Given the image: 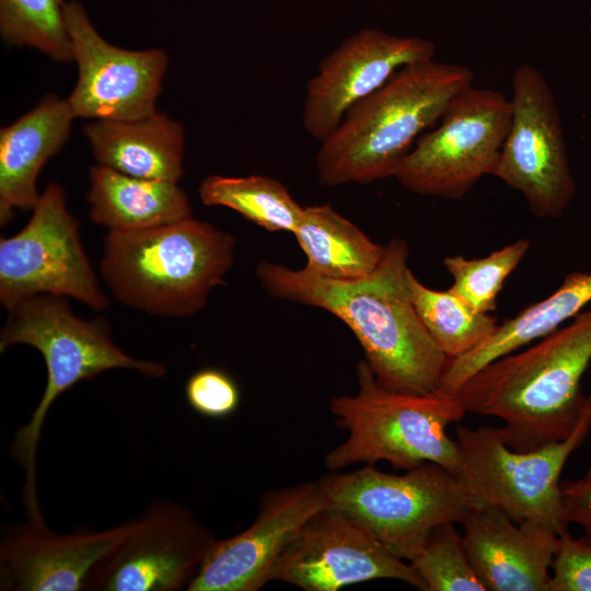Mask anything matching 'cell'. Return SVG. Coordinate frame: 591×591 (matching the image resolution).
Returning <instances> with one entry per match:
<instances>
[{
    "instance_id": "6da1fadb",
    "label": "cell",
    "mask_w": 591,
    "mask_h": 591,
    "mask_svg": "<svg viewBox=\"0 0 591 591\" xmlns=\"http://www.w3.org/2000/svg\"><path fill=\"white\" fill-rule=\"evenodd\" d=\"M409 250L402 239L384 245L379 266L354 280L324 278L306 267L264 260L256 267L274 298L318 308L341 320L360 343L366 361L384 387L407 394L438 392L451 358L422 324L408 289Z\"/></svg>"
},
{
    "instance_id": "7a4b0ae2",
    "label": "cell",
    "mask_w": 591,
    "mask_h": 591,
    "mask_svg": "<svg viewBox=\"0 0 591 591\" xmlns=\"http://www.w3.org/2000/svg\"><path fill=\"white\" fill-rule=\"evenodd\" d=\"M591 362V304L534 346L503 356L461 386L466 413L496 417L501 439L520 452L566 439L591 394L580 381Z\"/></svg>"
},
{
    "instance_id": "3957f363",
    "label": "cell",
    "mask_w": 591,
    "mask_h": 591,
    "mask_svg": "<svg viewBox=\"0 0 591 591\" xmlns=\"http://www.w3.org/2000/svg\"><path fill=\"white\" fill-rule=\"evenodd\" d=\"M474 77L464 65L434 59L399 69L321 142L318 182L334 187L394 177L422 131L440 121L452 100L473 85Z\"/></svg>"
},
{
    "instance_id": "277c9868",
    "label": "cell",
    "mask_w": 591,
    "mask_h": 591,
    "mask_svg": "<svg viewBox=\"0 0 591 591\" xmlns=\"http://www.w3.org/2000/svg\"><path fill=\"white\" fill-rule=\"evenodd\" d=\"M235 245L233 234L193 217L148 230L108 231L100 273L123 304L158 316L187 317L225 285Z\"/></svg>"
},
{
    "instance_id": "5b68a950",
    "label": "cell",
    "mask_w": 591,
    "mask_h": 591,
    "mask_svg": "<svg viewBox=\"0 0 591 591\" xmlns=\"http://www.w3.org/2000/svg\"><path fill=\"white\" fill-rule=\"evenodd\" d=\"M8 310L0 334V351L22 344L43 357L47 381L43 395L28 421L20 427L11 444L12 457L24 468V502L38 508L36 494V454L45 418L54 402L70 387L113 369H127L159 379L166 367L152 360L136 359L120 349L103 316L83 320L70 309L65 297L37 294Z\"/></svg>"
},
{
    "instance_id": "8992f818",
    "label": "cell",
    "mask_w": 591,
    "mask_h": 591,
    "mask_svg": "<svg viewBox=\"0 0 591 591\" xmlns=\"http://www.w3.org/2000/svg\"><path fill=\"white\" fill-rule=\"evenodd\" d=\"M357 394L336 395L329 402L337 426L348 432L324 457L329 471L378 461L404 470L433 462L457 476L460 453L447 431L466 413L456 396L391 391L378 382L366 360L357 366Z\"/></svg>"
},
{
    "instance_id": "52a82bcc",
    "label": "cell",
    "mask_w": 591,
    "mask_h": 591,
    "mask_svg": "<svg viewBox=\"0 0 591 591\" xmlns=\"http://www.w3.org/2000/svg\"><path fill=\"white\" fill-rule=\"evenodd\" d=\"M318 484L325 509L351 519L408 563L433 528L462 523L477 502L454 473L433 462L402 475L368 463L348 473L331 471Z\"/></svg>"
},
{
    "instance_id": "ba28073f",
    "label": "cell",
    "mask_w": 591,
    "mask_h": 591,
    "mask_svg": "<svg viewBox=\"0 0 591 591\" xmlns=\"http://www.w3.org/2000/svg\"><path fill=\"white\" fill-rule=\"evenodd\" d=\"M590 430L591 399L566 439L531 451L511 449L498 428L460 425L454 438L461 460L457 477L476 501L499 508L517 523H540L561 537L569 534V523L560 475Z\"/></svg>"
},
{
    "instance_id": "9c48e42d",
    "label": "cell",
    "mask_w": 591,
    "mask_h": 591,
    "mask_svg": "<svg viewBox=\"0 0 591 591\" xmlns=\"http://www.w3.org/2000/svg\"><path fill=\"white\" fill-rule=\"evenodd\" d=\"M510 123V100L472 85L452 100L439 126L417 139L394 177L417 195L463 198L493 175Z\"/></svg>"
},
{
    "instance_id": "30bf717a",
    "label": "cell",
    "mask_w": 591,
    "mask_h": 591,
    "mask_svg": "<svg viewBox=\"0 0 591 591\" xmlns=\"http://www.w3.org/2000/svg\"><path fill=\"white\" fill-rule=\"evenodd\" d=\"M79 225L65 189L49 183L27 223L0 240V302L5 309L37 294L70 297L97 311L108 306Z\"/></svg>"
},
{
    "instance_id": "8fae6325",
    "label": "cell",
    "mask_w": 591,
    "mask_h": 591,
    "mask_svg": "<svg viewBox=\"0 0 591 591\" xmlns=\"http://www.w3.org/2000/svg\"><path fill=\"white\" fill-rule=\"evenodd\" d=\"M511 123L493 176L517 192L538 218L557 219L570 205V171L555 96L541 71L520 65L511 81Z\"/></svg>"
},
{
    "instance_id": "7c38bea8",
    "label": "cell",
    "mask_w": 591,
    "mask_h": 591,
    "mask_svg": "<svg viewBox=\"0 0 591 591\" xmlns=\"http://www.w3.org/2000/svg\"><path fill=\"white\" fill-rule=\"evenodd\" d=\"M216 540L189 509L152 500L126 538L93 569L86 590H187Z\"/></svg>"
},
{
    "instance_id": "4fadbf2b",
    "label": "cell",
    "mask_w": 591,
    "mask_h": 591,
    "mask_svg": "<svg viewBox=\"0 0 591 591\" xmlns=\"http://www.w3.org/2000/svg\"><path fill=\"white\" fill-rule=\"evenodd\" d=\"M77 83L67 101L76 118L134 120L157 112L169 57L161 48L130 50L108 43L83 5L65 8Z\"/></svg>"
},
{
    "instance_id": "5bb4252c",
    "label": "cell",
    "mask_w": 591,
    "mask_h": 591,
    "mask_svg": "<svg viewBox=\"0 0 591 591\" xmlns=\"http://www.w3.org/2000/svg\"><path fill=\"white\" fill-rule=\"evenodd\" d=\"M375 579H395L426 591L410 563L392 554L355 521L331 509L318 511L303 524L270 575V581L304 591H338Z\"/></svg>"
},
{
    "instance_id": "9a60e30c",
    "label": "cell",
    "mask_w": 591,
    "mask_h": 591,
    "mask_svg": "<svg viewBox=\"0 0 591 591\" xmlns=\"http://www.w3.org/2000/svg\"><path fill=\"white\" fill-rule=\"evenodd\" d=\"M436 45L422 37L364 28L345 38L318 65L306 84L302 124L323 142L347 113L382 88L403 67L434 59Z\"/></svg>"
},
{
    "instance_id": "2e32d148",
    "label": "cell",
    "mask_w": 591,
    "mask_h": 591,
    "mask_svg": "<svg viewBox=\"0 0 591 591\" xmlns=\"http://www.w3.org/2000/svg\"><path fill=\"white\" fill-rule=\"evenodd\" d=\"M326 508L318 480L266 493L252 524L216 540L187 591H258L303 524Z\"/></svg>"
},
{
    "instance_id": "e0dca14e",
    "label": "cell",
    "mask_w": 591,
    "mask_h": 591,
    "mask_svg": "<svg viewBox=\"0 0 591 591\" xmlns=\"http://www.w3.org/2000/svg\"><path fill=\"white\" fill-rule=\"evenodd\" d=\"M135 519L105 530L56 533L43 520L4 528L0 590L86 591L93 569L130 533Z\"/></svg>"
},
{
    "instance_id": "ac0fdd59",
    "label": "cell",
    "mask_w": 591,
    "mask_h": 591,
    "mask_svg": "<svg viewBox=\"0 0 591 591\" xmlns=\"http://www.w3.org/2000/svg\"><path fill=\"white\" fill-rule=\"evenodd\" d=\"M461 524L467 555L487 591H549L559 536L548 528L517 523L478 501Z\"/></svg>"
},
{
    "instance_id": "d6986e66",
    "label": "cell",
    "mask_w": 591,
    "mask_h": 591,
    "mask_svg": "<svg viewBox=\"0 0 591 591\" xmlns=\"http://www.w3.org/2000/svg\"><path fill=\"white\" fill-rule=\"evenodd\" d=\"M73 119L67 99L48 94L0 130V225L16 210H33L40 193L37 178L45 163L67 142Z\"/></svg>"
},
{
    "instance_id": "ffe728a7",
    "label": "cell",
    "mask_w": 591,
    "mask_h": 591,
    "mask_svg": "<svg viewBox=\"0 0 591 591\" xmlns=\"http://www.w3.org/2000/svg\"><path fill=\"white\" fill-rule=\"evenodd\" d=\"M96 164L144 179L178 183L185 130L163 112L134 120H92L83 127Z\"/></svg>"
},
{
    "instance_id": "44dd1931",
    "label": "cell",
    "mask_w": 591,
    "mask_h": 591,
    "mask_svg": "<svg viewBox=\"0 0 591 591\" xmlns=\"http://www.w3.org/2000/svg\"><path fill=\"white\" fill-rule=\"evenodd\" d=\"M590 304L591 273L569 274L551 296L499 323L493 335L468 354L450 359L438 392L455 396L475 372L553 333Z\"/></svg>"
},
{
    "instance_id": "7402d4cb",
    "label": "cell",
    "mask_w": 591,
    "mask_h": 591,
    "mask_svg": "<svg viewBox=\"0 0 591 591\" xmlns=\"http://www.w3.org/2000/svg\"><path fill=\"white\" fill-rule=\"evenodd\" d=\"M86 194L90 219L114 232L158 228L193 217L178 183L134 177L95 164Z\"/></svg>"
},
{
    "instance_id": "603a6c76",
    "label": "cell",
    "mask_w": 591,
    "mask_h": 591,
    "mask_svg": "<svg viewBox=\"0 0 591 591\" xmlns=\"http://www.w3.org/2000/svg\"><path fill=\"white\" fill-rule=\"evenodd\" d=\"M293 235L306 256L305 267L333 280L370 275L384 253V245L372 241L328 204L303 207Z\"/></svg>"
},
{
    "instance_id": "cb8c5ba5",
    "label": "cell",
    "mask_w": 591,
    "mask_h": 591,
    "mask_svg": "<svg viewBox=\"0 0 591 591\" xmlns=\"http://www.w3.org/2000/svg\"><path fill=\"white\" fill-rule=\"evenodd\" d=\"M198 195L204 205L234 210L270 232L293 233L303 210L281 182L264 175H210Z\"/></svg>"
},
{
    "instance_id": "d4e9b609",
    "label": "cell",
    "mask_w": 591,
    "mask_h": 591,
    "mask_svg": "<svg viewBox=\"0 0 591 591\" xmlns=\"http://www.w3.org/2000/svg\"><path fill=\"white\" fill-rule=\"evenodd\" d=\"M408 289L422 324L440 349L451 359L464 356L483 344L499 325L491 314L474 311L452 290H433L414 273Z\"/></svg>"
},
{
    "instance_id": "484cf974",
    "label": "cell",
    "mask_w": 591,
    "mask_h": 591,
    "mask_svg": "<svg viewBox=\"0 0 591 591\" xmlns=\"http://www.w3.org/2000/svg\"><path fill=\"white\" fill-rule=\"evenodd\" d=\"M66 4V0H0L2 39L35 48L57 61H72Z\"/></svg>"
},
{
    "instance_id": "4316f807",
    "label": "cell",
    "mask_w": 591,
    "mask_h": 591,
    "mask_svg": "<svg viewBox=\"0 0 591 591\" xmlns=\"http://www.w3.org/2000/svg\"><path fill=\"white\" fill-rule=\"evenodd\" d=\"M530 245L529 240L518 239L480 258L447 256L443 266L453 278L450 290L474 311L494 312L505 280L522 262Z\"/></svg>"
},
{
    "instance_id": "83f0119b",
    "label": "cell",
    "mask_w": 591,
    "mask_h": 591,
    "mask_svg": "<svg viewBox=\"0 0 591 591\" xmlns=\"http://www.w3.org/2000/svg\"><path fill=\"white\" fill-rule=\"evenodd\" d=\"M455 524L445 522L433 528L409 563L426 591H487Z\"/></svg>"
},
{
    "instance_id": "f1b7e54d",
    "label": "cell",
    "mask_w": 591,
    "mask_h": 591,
    "mask_svg": "<svg viewBox=\"0 0 591 591\" xmlns=\"http://www.w3.org/2000/svg\"><path fill=\"white\" fill-rule=\"evenodd\" d=\"M185 396L197 414L216 419L232 415L241 402L240 389L234 379L215 367L195 371L187 379Z\"/></svg>"
},
{
    "instance_id": "f546056e",
    "label": "cell",
    "mask_w": 591,
    "mask_h": 591,
    "mask_svg": "<svg viewBox=\"0 0 591 591\" xmlns=\"http://www.w3.org/2000/svg\"><path fill=\"white\" fill-rule=\"evenodd\" d=\"M549 591H591V540L559 537L552 565Z\"/></svg>"
},
{
    "instance_id": "4dcf8cb0",
    "label": "cell",
    "mask_w": 591,
    "mask_h": 591,
    "mask_svg": "<svg viewBox=\"0 0 591 591\" xmlns=\"http://www.w3.org/2000/svg\"><path fill=\"white\" fill-rule=\"evenodd\" d=\"M561 496L568 523L579 525L591 540V478L561 482Z\"/></svg>"
},
{
    "instance_id": "1f68e13d",
    "label": "cell",
    "mask_w": 591,
    "mask_h": 591,
    "mask_svg": "<svg viewBox=\"0 0 591 591\" xmlns=\"http://www.w3.org/2000/svg\"><path fill=\"white\" fill-rule=\"evenodd\" d=\"M583 476L591 478V463H590V466H589V468L587 470V472H586V474Z\"/></svg>"
}]
</instances>
